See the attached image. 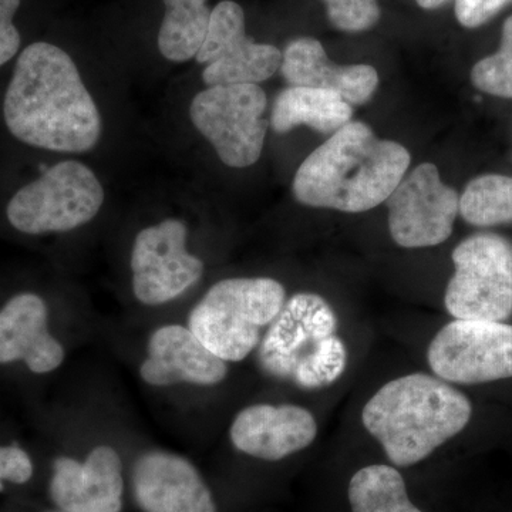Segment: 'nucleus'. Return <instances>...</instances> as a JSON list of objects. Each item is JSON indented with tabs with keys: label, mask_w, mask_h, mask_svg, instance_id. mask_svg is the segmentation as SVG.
<instances>
[{
	"label": "nucleus",
	"mask_w": 512,
	"mask_h": 512,
	"mask_svg": "<svg viewBox=\"0 0 512 512\" xmlns=\"http://www.w3.org/2000/svg\"><path fill=\"white\" fill-rule=\"evenodd\" d=\"M6 127L28 146L57 153H87L101 137L96 101L72 57L52 43L20 53L3 101Z\"/></svg>",
	"instance_id": "nucleus-1"
},
{
	"label": "nucleus",
	"mask_w": 512,
	"mask_h": 512,
	"mask_svg": "<svg viewBox=\"0 0 512 512\" xmlns=\"http://www.w3.org/2000/svg\"><path fill=\"white\" fill-rule=\"evenodd\" d=\"M402 144L382 140L360 121H349L303 161L293 195L303 205L365 212L383 204L410 167Z\"/></svg>",
	"instance_id": "nucleus-2"
},
{
	"label": "nucleus",
	"mask_w": 512,
	"mask_h": 512,
	"mask_svg": "<svg viewBox=\"0 0 512 512\" xmlns=\"http://www.w3.org/2000/svg\"><path fill=\"white\" fill-rule=\"evenodd\" d=\"M470 400L443 379L414 373L384 384L362 419L394 466L409 467L453 439L471 419Z\"/></svg>",
	"instance_id": "nucleus-3"
},
{
	"label": "nucleus",
	"mask_w": 512,
	"mask_h": 512,
	"mask_svg": "<svg viewBox=\"0 0 512 512\" xmlns=\"http://www.w3.org/2000/svg\"><path fill=\"white\" fill-rule=\"evenodd\" d=\"M285 288L272 278H229L212 285L191 309L188 329L225 362L254 352L261 329L285 305Z\"/></svg>",
	"instance_id": "nucleus-4"
},
{
	"label": "nucleus",
	"mask_w": 512,
	"mask_h": 512,
	"mask_svg": "<svg viewBox=\"0 0 512 512\" xmlns=\"http://www.w3.org/2000/svg\"><path fill=\"white\" fill-rule=\"evenodd\" d=\"M104 190L92 168L62 161L20 188L6 208L13 228L28 235L69 232L96 218Z\"/></svg>",
	"instance_id": "nucleus-5"
},
{
	"label": "nucleus",
	"mask_w": 512,
	"mask_h": 512,
	"mask_svg": "<svg viewBox=\"0 0 512 512\" xmlns=\"http://www.w3.org/2000/svg\"><path fill=\"white\" fill-rule=\"evenodd\" d=\"M456 266L444 303L456 319L504 322L512 315V244L501 235H471L453 251Z\"/></svg>",
	"instance_id": "nucleus-6"
},
{
	"label": "nucleus",
	"mask_w": 512,
	"mask_h": 512,
	"mask_svg": "<svg viewBox=\"0 0 512 512\" xmlns=\"http://www.w3.org/2000/svg\"><path fill=\"white\" fill-rule=\"evenodd\" d=\"M266 107L268 99L259 84L212 86L192 99L190 117L222 163L247 168L264 150Z\"/></svg>",
	"instance_id": "nucleus-7"
},
{
	"label": "nucleus",
	"mask_w": 512,
	"mask_h": 512,
	"mask_svg": "<svg viewBox=\"0 0 512 512\" xmlns=\"http://www.w3.org/2000/svg\"><path fill=\"white\" fill-rule=\"evenodd\" d=\"M427 359L444 382L480 384L512 377V326L456 319L431 340Z\"/></svg>",
	"instance_id": "nucleus-8"
},
{
	"label": "nucleus",
	"mask_w": 512,
	"mask_h": 512,
	"mask_svg": "<svg viewBox=\"0 0 512 512\" xmlns=\"http://www.w3.org/2000/svg\"><path fill=\"white\" fill-rule=\"evenodd\" d=\"M187 238V224L177 218L138 232L130 262L133 293L138 302L164 305L200 281L204 264L188 252Z\"/></svg>",
	"instance_id": "nucleus-9"
},
{
	"label": "nucleus",
	"mask_w": 512,
	"mask_h": 512,
	"mask_svg": "<svg viewBox=\"0 0 512 512\" xmlns=\"http://www.w3.org/2000/svg\"><path fill=\"white\" fill-rule=\"evenodd\" d=\"M386 202L390 235L403 248L443 244L460 212L457 191L441 181L439 170L431 163L417 165Z\"/></svg>",
	"instance_id": "nucleus-10"
},
{
	"label": "nucleus",
	"mask_w": 512,
	"mask_h": 512,
	"mask_svg": "<svg viewBox=\"0 0 512 512\" xmlns=\"http://www.w3.org/2000/svg\"><path fill=\"white\" fill-rule=\"evenodd\" d=\"M195 59L205 64L202 80L208 87L259 84L281 69L282 52L248 37L244 10L224 0L212 9L207 36Z\"/></svg>",
	"instance_id": "nucleus-11"
},
{
	"label": "nucleus",
	"mask_w": 512,
	"mask_h": 512,
	"mask_svg": "<svg viewBox=\"0 0 512 512\" xmlns=\"http://www.w3.org/2000/svg\"><path fill=\"white\" fill-rule=\"evenodd\" d=\"M336 329V313L322 296L315 293L292 296L261 342L262 369L271 376L293 380L299 367L318 353L330 336L336 335Z\"/></svg>",
	"instance_id": "nucleus-12"
},
{
	"label": "nucleus",
	"mask_w": 512,
	"mask_h": 512,
	"mask_svg": "<svg viewBox=\"0 0 512 512\" xmlns=\"http://www.w3.org/2000/svg\"><path fill=\"white\" fill-rule=\"evenodd\" d=\"M131 487L143 512H217L197 467L170 451L141 454L131 471Z\"/></svg>",
	"instance_id": "nucleus-13"
},
{
	"label": "nucleus",
	"mask_w": 512,
	"mask_h": 512,
	"mask_svg": "<svg viewBox=\"0 0 512 512\" xmlns=\"http://www.w3.org/2000/svg\"><path fill=\"white\" fill-rule=\"evenodd\" d=\"M123 490V463L106 444L94 447L83 463L72 457H59L53 463L49 493L59 510L120 512Z\"/></svg>",
	"instance_id": "nucleus-14"
},
{
	"label": "nucleus",
	"mask_w": 512,
	"mask_h": 512,
	"mask_svg": "<svg viewBox=\"0 0 512 512\" xmlns=\"http://www.w3.org/2000/svg\"><path fill=\"white\" fill-rule=\"evenodd\" d=\"M316 434L313 414L295 404H254L239 412L229 429L237 450L265 461H279L305 450Z\"/></svg>",
	"instance_id": "nucleus-15"
},
{
	"label": "nucleus",
	"mask_w": 512,
	"mask_h": 512,
	"mask_svg": "<svg viewBox=\"0 0 512 512\" xmlns=\"http://www.w3.org/2000/svg\"><path fill=\"white\" fill-rule=\"evenodd\" d=\"M227 375V362L181 325L154 330L148 339L146 360L140 366L141 379L154 387L178 383L214 386Z\"/></svg>",
	"instance_id": "nucleus-16"
},
{
	"label": "nucleus",
	"mask_w": 512,
	"mask_h": 512,
	"mask_svg": "<svg viewBox=\"0 0 512 512\" xmlns=\"http://www.w3.org/2000/svg\"><path fill=\"white\" fill-rule=\"evenodd\" d=\"M64 348L49 332L46 302L36 293H19L0 309V365L25 362L37 375L62 366Z\"/></svg>",
	"instance_id": "nucleus-17"
},
{
	"label": "nucleus",
	"mask_w": 512,
	"mask_h": 512,
	"mask_svg": "<svg viewBox=\"0 0 512 512\" xmlns=\"http://www.w3.org/2000/svg\"><path fill=\"white\" fill-rule=\"evenodd\" d=\"M279 70L289 86L330 90L352 106L367 103L379 87L375 67L369 64L340 66L330 62L322 43L313 37L292 40L282 53Z\"/></svg>",
	"instance_id": "nucleus-18"
},
{
	"label": "nucleus",
	"mask_w": 512,
	"mask_h": 512,
	"mask_svg": "<svg viewBox=\"0 0 512 512\" xmlns=\"http://www.w3.org/2000/svg\"><path fill=\"white\" fill-rule=\"evenodd\" d=\"M352 114V104L338 93L315 87L289 86L276 96L271 126L278 134L306 126L332 136L352 121Z\"/></svg>",
	"instance_id": "nucleus-19"
},
{
	"label": "nucleus",
	"mask_w": 512,
	"mask_h": 512,
	"mask_svg": "<svg viewBox=\"0 0 512 512\" xmlns=\"http://www.w3.org/2000/svg\"><path fill=\"white\" fill-rule=\"evenodd\" d=\"M165 15L158 32V49L165 59L187 62L200 52L211 12L207 0H163Z\"/></svg>",
	"instance_id": "nucleus-20"
},
{
	"label": "nucleus",
	"mask_w": 512,
	"mask_h": 512,
	"mask_svg": "<svg viewBox=\"0 0 512 512\" xmlns=\"http://www.w3.org/2000/svg\"><path fill=\"white\" fill-rule=\"evenodd\" d=\"M349 501L352 512H423L410 501L402 474L383 464L357 471L350 480Z\"/></svg>",
	"instance_id": "nucleus-21"
},
{
	"label": "nucleus",
	"mask_w": 512,
	"mask_h": 512,
	"mask_svg": "<svg viewBox=\"0 0 512 512\" xmlns=\"http://www.w3.org/2000/svg\"><path fill=\"white\" fill-rule=\"evenodd\" d=\"M460 215L474 227L512 222V177L485 174L471 180L460 197Z\"/></svg>",
	"instance_id": "nucleus-22"
},
{
	"label": "nucleus",
	"mask_w": 512,
	"mask_h": 512,
	"mask_svg": "<svg viewBox=\"0 0 512 512\" xmlns=\"http://www.w3.org/2000/svg\"><path fill=\"white\" fill-rule=\"evenodd\" d=\"M471 82L490 96L512 99V15L504 22L500 49L476 63Z\"/></svg>",
	"instance_id": "nucleus-23"
},
{
	"label": "nucleus",
	"mask_w": 512,
	"mask_h": 512,
	"mask_svg": "<svg viewBox=\"0 0 512 512\" xmlns=\"http://www.w3.org/2000/svg\"><path fill=\"white\" fill-rule=\"evenodd\" d=\"M329 22L342 32H366L377 25L380 6L377 0H323Z\"/></svg>",
	"instance_id": "nucleus-24"
},
{
	"label": "nucleus",
	"mask_w": 512,
	"mask_h": 512,
	"mask_svg": "<svg viewBox=\"0 0 512 512\" xmlns=\"http://www.w3.org/2000/svg\"><path fill=\"white\" fill-rule=\"evenodd\" d=\"M512 0H456V16L461 26L477 29L490 22Z\"/></svg>",
	"instance_id": "nucleus-25"
},
{
	"label": "nucleus",
	"mask_w": 512,
	"mask_h": 512,
	"mask_svg": "<svg viewBox=\"0 0 512 512\" xmlns=\"http://www.w3.org/2000/svg\"><path fill=\"white\" fill-rule=\"evenodd\" d=\"M32 476L33 463L25 450L18 446L0 447V493L5 490L3 481L25 484Z\"/></svg>",
	"instance_id": "nucleus-26"
},
{
	"label": "nucleus",
	"mask_w": 512,
	"mask_h": 512,
	"mask_svg": "<svg viewBox=\"0 0 512 512\" xmlns=\"http://www.w3.org/2000/svg\"><path fill=\"white\" fill-rule=\"evenodd\" d=\"M22 0H0V67L9 62L19 52L20 33L13 25Z\"/></svg>",
	"instance_id": "nucleus-27"
},
{
	"label": "nucleus",
	"mask_w": 512,
	"mask_h": 512,
	"mask_svg": "<svg viewBox=\"0 0 512 512\" xmlns=\"http://www.w3.org/2000/svg\"><path fill=\"white\" fill-rule=\"evenodd\" d=\"M416 2L420 8L426 10H434L441 8L443 5H446V3L450 2V0H416Z\"/></svg>",
	"instance_id": "nucleus-28"
},
{
	"label": "nucleus",
	"mask_w": 512,
	"mask_h": 512,
	"mask_svg": "<svg viewBox=\"0 0 512 512\" xmlns=\"http://www.w3.org/2000/svg\"><path fill=\"white\" fill-rule=\"evenodd\" d=\"M52 512H67V511H62V510H59V511H52Z\"/></svg>",
	"instance_id": "nucleus-29"
}]
</instances>
